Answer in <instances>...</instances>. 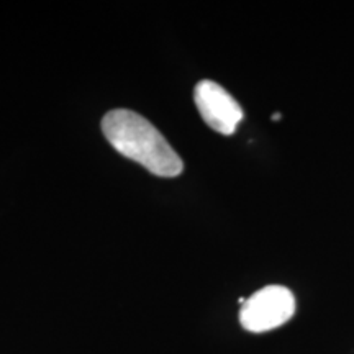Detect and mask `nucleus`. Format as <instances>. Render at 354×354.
I'll return each instance as SVG.
<instances>
[{
	"label": "nucleus",
	"mask_w": 354,
	"mask_h": 354,
	"mask_svg": "<svg viewBox=\"0 0 354 354\" xmlns=\"http://www.w3.org/2000/svg\"><path fill=\"white\" fill-rule=\"evenodd\" d=\"M194 100L203 122L221 135H233L243 120L241 105L227 88L214 81H201L194 91Z\"/></svg>",
	"instance_id": "nucleus-3"
},
{
	"label": "nucleus",
	"mask_w": 354,
	"mask_h": 354,
	"mask_svg": "<svg viewBox=\"0 0 354 354\" xmlns=\"http://www.w3.org/2000/svg\"><path fill=\"white\" fill-rule=\"evenodd\" d=\"M294 313V294L284 286H268L246 299L240 310V323L251 333H264L284 325Z\"/></svg>",
	"instance_id": "nucleus-2"
},
{
	"label": "nucleus",
	"mask_w": 354,
	"mask_h": 354,
	"mask_svg": "<svg viewBox=\"0 0 354 354\" xmlns=\"http://www.w3.org/2000/svg\"><path fill=\"white\" fill-rule=\"evenodd\" d=\"M279 118H281V113H274L272 115V120H279Z\"/></svg>",
	"instance_id": "nucleus-4"
},
{
	"label": "nucleus",
	"mask_w": 354,
	"mask_h": 354,
	"mask_svg": "<svg viewBox=\"0 0 354 354\" xmlns=\"http://www.w3.org/2000/svg\"><path fill=\"white\" fill-rule=\"evenodd\" d=\"M102 131L118 153L154 176L176 177L184 169L183 159L162 133L133 110H110L102 120Z\"/></svg>",
	"instance_id": "nucleus-1"
}]
</instances>
